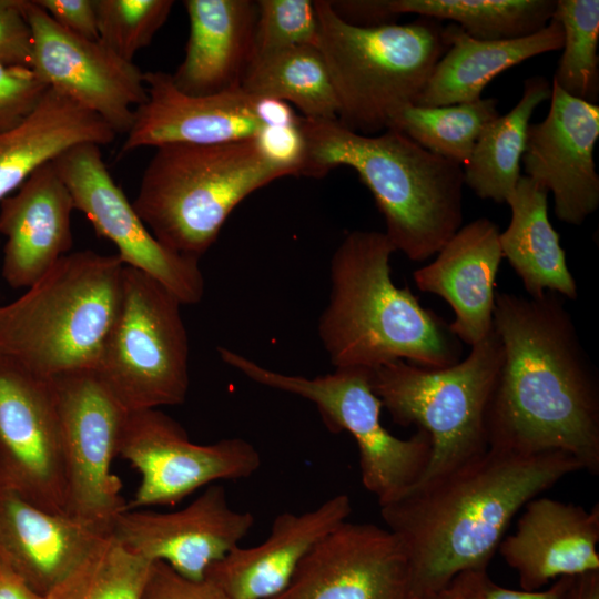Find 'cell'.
<instances>
[{
	"mask_svg": "<svg viewBox=\"0 0 599 599\" xmlns=\"http://www.w3.org/2000/svg\"><path fill=\"white\" fill-rule=\"evenodd\" d=\"M566 298L497 292L502 363L486 415L488 447L564 451L599 473V376Z\"/></svg>",
	"mask_w": 599,
	"mask_h": 599,
	"instance_id": "cell-1",
	"label": "cell"
},
{
	"mask_svg": "<svg viewBox=\"0 0 599 599\" xmlns=\"http://www.w3.org/2000/svg\"><path fill=\"white\" fill-rule=\"evenodd\" d=\"M581 469L564 451L488 447L379 506L407 555L415 599L446 589L464 571L486 569L515 515Z\"/></svg>",
	"mask_w": 599,
	"mask_h": 599,
	"instance_id": "cell-2",
	"label": "cell"
},
{
	"mask_svg": "<svg viewBox=\"0 0 599 599\" xmlns=\"http://www.w3.org/2000/svg\"><path fill=\"white\" fill-rule=\"evenodd\" d=\"M396 252L384 232L346 234L331 260V293L318 336L335 368L374 369L405 361L424 368L459 362L449 324L392 278Z\"/></svg>",
	"mask_w": 599,
	"mask_h": 599,
	"instance_id": "cell-3",
	"label": "cell"
},
{
	"mask_svg": "<svg viewBox=\"0 0 599 599\" xmlns=\"http://www.w3.org/2000/svg\"><path fill=\"white\" fill-rule=\"evenodd\" d=\"M306 143L301 175L322 177L352 167L384 216V232L396 251L423 262L463 226V166L405 134L353 132L337 120L298 118Z\"/></svg>",
	"mask_w": 599,
	"mask_h": 599,
	"instance_id": "cell-4",
	"label": "cell"
},
{
	"mask_svg": "<svg viewBox=\"0 0 599 599\" xmlns=\"http://www.w3.org/2000/svg\"><path fill=\"white\" fill-rule=\"evenodd\" d=\"M124 266L116 254L64 255L0 305V352L45 378L94 370L120 309Z\"/></svg>",
	"mask_w": 599,
	"mask_h": 599,
	"instance_id": "cell-5",
	"label": "cell"
},
{
	"mask_svg": "<svg viewBox=\"0 0 599 599\" xmlns=\"http://www.w3.org/2000/svg\"><path fill=\"white\" fill-rule=\"evenodd\" d=\"M286 175L264 159L254 138L164 144L155 148L132 204L160 243L200 258L236 205Z\"/></svg>",
	"mask_w": 599,
	"mask_h": 599,
	"instance_id": "cell-6",
	"label": "cell"
},
{
	"mask_svg": "<svg viewBox=\"0 0 599 599\" xmlns=\"http://www.w3.org/2000/svg\"><path fill=\"white\" fill-rule=\"evenodd\" d=\"M319 50L338 105L337 121L374 135L404 108L417 103L448 45L440 21L357 27L342 20L328 0L314 1Z\"/></svg>",
	"mask_w": 599,
	"mask_h": 599,
	"instance_id": "cell-7",
	"label": "cell"
},
{
	"mask_svg": "<svg viewBox=\"0 0 599 599\" xmlns=\"http://www.w3.org/2000/svg\"><path fill=\"white\" fill-rule=\"evenodd\" d=\"M501 363L502 345L493 327L451 366L424 368L395 361L369 370L372 389L393 422L415 425L432 439V459L419 481L488 448L486 415Z\"/></svg>",
	"mask_w": 599,
	"mask_h": 599,
	"instance_id": "cell-8",
	"label": "cell"
},
{
	"mask_svg": "<svg viewBox=\"0 0 599 599\" xmlns=\"http://www.w3.org/2000/svg\"><path fill=\"white\" fill-rule=\"evenodd\" d=\"M217 351L225 364L253 382L313 403L331 432L348 433L358 447L362 483L379 506L403 496L422 479L432 459V439L422 429L402 439L383 426V405L372 389L368 369L335 368L305 377L272 370L225 347Z\"/></svg>",
	"mask_w": 599,
	"mask_h": 599,
	"instance_id": "cell-9",
	"label": "cell"
},
{
	"mask_svg": "<svg viewBox=\"0 0 599 599\" xmlns=\"http://www.w3.org/2000/svg\"><path fill=\"white\" fill-rule=\"evenodd\" d=\"M181 306L156 280L124 266L120 309L94 372L128 412L185 400L190 351Z\"/></svg>",
	"mask_w": 599,
	"mask_h": 599,
	"instance_id": "cell-10",
	"label": "cell"
},
{
	"mask_svg": "<svg viewBox=\"0 0 599 599\" xmlns=\"http://www.w3.org/2000/svg\"><path fill=\"white\" fill-rule=\"evenodd\" d=\"M60 419L67 514L109 532L126 502L111 470L128 410L93 369L51 378Z\"/></svg>",
	"mask_w": 599,
	"mask_h": 599,
	"instance_id": "cell-11",
	"label": "cell"
},
{
	"mask_svg": "<svg viewBox=\"0 0 599 599\" xmlns=\"http://www.w3.org/2000/svg\"><path fill=\"white\" fill-rule=\"evenodd\" d=\"M118 456L141 475L125 510L172 506L214 481L250 478L261 466V456L250 441L234 437L195 444L158 408L128 412Z\"/></svg>",
	"mask_w": 599,
	"mask_h": 599,
	"instance_id": "cell-12",
	"label": "cell"
},
{
	"mask_svg": "<svg viewBox=\"0 0 599 599\" xmlns=\"http://www.w3.org/2000/svg\"><path fill=\"white\" fill-rule=\"evenodd\" d=\"M52 163L72 196L74 210L88 217L99 236L115 245L124 265L156 280L182 305L203 298L200 258L172 251L153 236L108 171L100 145H73Z\"/></svg>",
	"mask_w": 599,
	"mask_h": 599,
	"instance_id": "cell-13",
	"label": "cell"
},
{
	"mask_svg": "<svg viewBox=\"0 0 599 599\" xmlns=\"http://www.w3.org/2000/svg\"><path fill=\"white\" fill-rule=\"evenodd\" d=\"M0 486L67 512L60 419L51 378L0 352Z\"/></svg>",
	"mask_w": 599,
	"mask_h": 599,
	"instance_id": "cell-14",
	"label": "cell"
},
{
	"mask_svg": "<svg viewBox=\"0 0 599 599\" xmlns=\"http://www.w3.org/2000/svg\"><path fill=\"white\" fill-rule=\"evenodd\" d=\"M32 32L31 69L50 89L101 118L116 134H126L136 108L146 98L144 73L99 41L58 26L34 0H23Z\"/></svg>",
	"mask_w": 599,
	"mask_h": 599,
	"instance_id": "cell-15",
	"label": "cell"
},
{
	"mask_svg": "<svg viewBox=\"0 0 599 599\" xmlns=\"http://www.w3.org/2000/svg\"><path fill=\"white\" fill-rule=\"evenodd\" d=\"M271 599H415L405 550L387 528L344 521L307 554Z\"/></svg>",
	"mask_w": 599,
	"mask_h": 599,
	"instance_id": "cell-16",
	"label": "cell"
},
{
	"mask_svg": "<svg viewBox=\"0 0 599 599\" xmlns=\"http://www.w3.org/2000/svg\"><path fill=\"white\" fill-rule=\"evenodd\" d=\"M253 525V515L232 508L225 489L212 484L173 512L124 510L114 519L111 535L146 561L164 562L184 578L200 581L240 546Z\"/></svg>",
	"mask_w": 599,
	"mask_h": 599,
	"instance_id": "cell-17",
	"label": "cell"
},
{
	"mask_svg": "<svg viewBox=\"0 0 599 599\" xmlns=\"http://www.w3.org/2000/svg\"><path fill=\"white\" fill-rule=\"evenodd\" d=\"M546 118L529 124L520 164L527 177L552 193L556 216L581 225L599 205L593 151L599 106L562 91L551 81Z\"/></svg>",
	"mask_w": 599,
	"mask_h": 599,
	"instance_id": "cell-18",
	"label": "cell"
},
{
	"mask_svg": "<svg viewBox=\"0 0 599 599\" xmlns=\"http://www.w3.org/2000/svg\"><path fill=\"white\" fill-rule=\"evenodd\" d=\"M145 102L136 108L122 152L164 144H221L253 139L264 126L255 97L241 88L209 95H189L170 73H144Z\"/></svg>",
	"mask_w": 599,
	"mask_h": 599,
	"instance_id": "cell-19",
	"label": "cell"
},
{
	"mask_svg": "<svg viewBox=\"0 0 599 599\" xmlns=\"http://www.w3.org/2000/svg\"><path fill=\"white\" fill-rule=\"evenodd\" d=\"M73 210L52 161L0 202V235L6 237L1 273L8 285L30 287L70 252Z\"/></svg>",
	"mask_w": 599,
	"mask_h": 599,
	"instance_id": "cell-20",
	"label": "cell"
},
{
	"mask_svg": "<svg viewBox=\"0 0 599 599\" xmlns=\"http://www.w3.org/2000/svg\"><path fill=\"white\" fill-rule=\"evenodd\" d=\"M599 506L546 497L525 505L514 535L504 537L498 549L519 576L522 590L535 591L556 577L599 571Z\"/></svg>",
	"mask_w": 599,
	"mask_h": 599,
	"instance_id": "cell-21",
	"label": "cell"
},
{
	"mask_svg": "<svg viewBox=\"0 0 599 599\" xmlns=\"http://www.w3.org/2000/svg\"><path fill=\"white\" fill-rule=\"evenodd\" d=\"M111 532L67 512L44 510L0 486V560L47 596Z\"/></svg>",
	"mask_w": 599,
	"mask_h": 599,
	"instance_id": "cell-22",
	"label": "cell"
},
{
	"mask_svg": "<svg viewBox=\"0 0 599 599\" xmlns=\"http://www.w3.org/2000/svg\"><path fill=\"white\" fill-rule=\"evenodd\" d=\"M352 512L346 494L335 495L302 514L282 512L270 534L253 547L237 546L215 562L206 577L230 599H271L282 592L314 546Z\"/></svg>",
	"mask_w": 599,
	"mask_h": 599,
	"instance_id": "cell-23",
	"label": "cell"
},
{
	"mask_svg": "<svg viewBox=\"0 0 599 599\" xmlns=\"http://www.w3.org/2000/svg\"><path fill=\"white\" fill-rule=\"evenodd\" d=\"M498 226L486 217L463 225L436 258L414 271L422 292L445 300L455 314L449 324L470 347L493 329L495 281L502 258Z\"/></svg>",
	"mask_w": 599,
	"mask_h": 599,
	"instance_id": "cell-24",
	"label": "cell"
},
{
	"mask_svg": "<svg viewBox=\"0 0 599 599\" xmlns=\"http://www.w3.org/2000/svg\"><path fill=\"white\" fill-rule=\"evenodd\" d=\"M190 32L185 55L171 74L189 95L240 89L251 62L257 3L251 0H185Z\"/></svg>",
	"mask_w": 599,
	"mask_h": 599,
	"instance_id": "cell-25",
	"label": "cell"
},
{
	"mask_svg": "<svg viewBox=\"0 0 599 599\" xmlns=\"http://www.w3.org/2000/svg\"><path fill=\"white\" fill-rule=\"evenodd\" d=\"M448 45L415 105L444 106L473 102L499 73L564 45L561 24L551 19L538 32L509 40H478L458 24L444 26Z\"/></svg>",
	"mask_w": 599,
	"mask_h": 599,
	"instance_id": "cell-26",
	"label": "cell"
},
{
	"mask_svg": "<svg viewBox=\"0 0 599 599\" xmlns=\"http://www.w3.org/2000/svg\"><path fill=\"white\" fill-rule=\"evenodd\" d=\"M115 136L97 114L49 88L26 120L0 132V202L69 148L81 143L103 146Z\"/></svg>",
	"mask_w": 599,
	"mask_h": 599,
	"instance_id": "cell-27",
	"label": "cell"
},
{
	"mask_svg": "<svg viewBox=\"0 0 599 599\" xmlns=\"http://www.w3.org/2000/svg\"><path fill=\"white\" fill-rule=\"evenodd\" d=\"M507 204L511 219L499 235L501 255L519 276L528 296L555 292L566 300H576V280L548 217V191L521 175Z\"/></svg>",
	"mask_w": 599,
	"mask_h": 599,
	"instance_id": "cell-28",
	"label": "cell"
},
{
	"mask_svg": "<svg viewBox=\"0 0 599 599\" xmlns=\"http://www.w3.org/2000/svg\"><path fill=\"white\" fill-rule=\"evenodd\" d=\"M551 97V83L542 75L525 80L518 103L498 115L479 135L464 164L465 185L483 200L507 203L518 184L527 130L535 109Z\"/></svg>",
	"mask_w": 599,
	"mask_h": 599,
	"instance_id": "cell-29",
	"label": "cell"
},
{
	"mask_svg": "<svg viewBox=\"0 0 599 599\" xmlns=\"http://www.w3.org/2000/svg\"><path fill=\"white\" fill-rule=\"evenodd\" d=\"M241 89L252 97L292 104L306 119L337 120L336 95L317 47H296L251 60Z\"/></svg>",
	"mask_w": 599,
	"mask_h": 599,
	"instance_id": "cell-30",
	"label": "cell"
},
{
	"mask_svg": "<svg viewBox=\"0 0 599 599\" xmlns=\"http://www.w3.org/2000/svg\"><path fill=\"white\" fill-rule=\"evenodd\" d=\"M398 17L449 20L478 40H509L544 29L554 17L556 0H388Z\"/></svg>",
	"mask_w": 599,
	"mask_h": 599,
	"instance_id": "cell-31",
	"label": "cell"
},
{
	"mask_svg": "<svg viewBox=\"0 0 599 599\" xmlns=\"http://www.w3.org/2000/svg\"><path fill=\"white\" fill-rule=\"evenodd\" d=\"M498 115V100L494 98L444 106L414 104L399 111L388 129L464 166L486 125Z\"/></svg>",
	"mask_w": 599,
	"mask_h": 599,
	"instance_id": "cell-32",
	"label": "cell"
},
{
	"mask_svg": "<svg viewBox=\"0 0 599 599\" xmlns=\"http://www.w3.org/2000/svg\"><path fill=\"white\" fill-rule=\"evenodd\" d=\"M152 562L109 535L47 599H141Z\"/></svg>",
	"mask_w": 599,
	"mask_h": 599,
	"instance_id": "cell-33",
	"label": "cell"
},
{
	"mask_svg": "<svg viewBox=\"0 0 599 599\" xmlns=\"http://www.w3.org/2000/svg\"><path fill=\"white\" fill-rule=\"evenodd\" d=\"M564 30L562 54L552 82L569 95L595 103L599 97V1L556 0Z\"/></svg>",
	"mask_w": 599,
	"mask_h": 599,
	"instance_id": "cell-34",
	"label": "cell"
},
{
	"mask_svg": "<svg viewBox=\"0 0 599 599\" xmlns=\"http://www.w3.org/2000/svg\"><path fill=\"white\" fill-rule=\"evenodd\" d=\"M99 42L119 58L133 62L167 20L172 0H94Z\"/></svg>",
	"mask_w": 599,
	"mask_h": 599,
	"instance_id": "cell-35",
	"label": "cell"
},
{
	"mask_svg": "<svg viewBox=\"0 0 599 599\" xmlns=\"http://www.w3.org/2000/svg\"><path fill=\"white\" fill-rule=\"evenodd\" d=\"M252 59L287 49L317 47L318 21L314 1L258 0Z\"/></svg>",
	"mask_w": 599,
	"mask_h": 599,
	"instance_id": "cell-36",
	"label": "cell"
},
{
	"mask_svg": "<svg viewBox=\"0 0 599 599\" xmlns=\"http://www.w3.org/2000/svg\"><path fill=\"white\" fill-rule=\"evenodd\" d=\"M48 90L30 67L0 62V132L26 120Z\"/></svg>",
	"mask_w": 599,
	"mask_h": 599,
	"instance_id": "cell-37",
	"label": "cell"
},
{
	"mask_svg": "<svg viewBox=\"0 0 599 599\" xmlns=\"http://www.w3.org/2000/svg\"><path fill=\"white\" fill-rule=\"evenodd\" d=\"M575 577H561L544 591L511 590L496 585L486 569L468 570L459 573L449 587L461 599H570Z\"/></svg>",
	"mask_w": 599,
	"mask_h": 599,
	"instance_id": "cell-38",
	"label": "cell"
},
{
	"mask_svg": "<svg viewBox=\"0 0 599 599\" xmlns=\"http://www.w3.org/2000/svg\"><path fill=\"white\" fill-rule=\"evenodd\" d=\"M254 141L261 154L271 164L286 171L288 175H301L306 156V143L298 119L291 124L263 126Z\"/></svg>",
	"mask_w": 599,
	"mask_h": 599,
	"instance_id": "cell-39",
	"label": "cell"
},
{
	"mask_svg": "<svg viewBox=\"0 0 599 599\" xmlns=\"http://www.w3.org/2000/svg\"><path fill=\"white\" fill-rule=\"evenodd\" d=\"M141 599H230L221 588L205 578L190 580L166 564L154 561L141 595Z\"/></svg>",
	"mask_w": 599,
	"mask_h": 599,
	"instance_id": "cell-40",
	"label": "cell"
},
{
	"mask_svg": "<svg viewBox=\"0 0 599 599\" xmlns=\"http://www.w3.org/2000/svg\"><path fill=\"white\" fill-rule=\"evenodd\" d=\"M32 51L23 0H0V62L31 68Z\"/></svg>",
	"mask_w": 599,
	"mask_h": 599,
	"instance_id": "cell-41",
	"label": "cell"
},
{
	"mask_svg": "<svg viewBox=\"0 0 599 599\" xmlns=\"http://www.w3.org/2000/svg\"><path fill=\"white\" fill-rule=\"evenodd\" d=\"M62 29L99 41L94 0H34Z\"/></svg>",
	"mask_w": 599,
	"mask_h": 599,
	"instance_id": "cell-42",
	"label": "cell"
},
{
	"mask_svg": "<svg viewBox=\"0 0 599 599\" xmlns=\"http://www.w3.org/2000/svg\"><path fill=\"white\" fill-rule=\"evenodd\" d=\"M332 9L345 22L357 27H377L393 23L396 18L388 0L329 1Z\"/></svg>",
	"mask_w": 599,
	"mask_h": 599,
	"instance_id": "cell-43",
	"label": "cell"
},
{
	"mask_svg": "<svg viewBox=\"0 0 599 599\" xmlns=\"http://www.w3.org/2000/svg\"><path fill=\"white\" fill-rule=\"evenodd\" d=\"M255 111L264 126L295 123L300 116L291 104L267 97H255Z\"/></svg>",
	"mask_w": 599,
	"mask_h": 599,
	"instance_id": "cell-44",
	"label": "cell"
},
{
	"mask_svg": "<svg viewBox=\"0 0 599 599\" xmlns=\"http://www.w3.org/2000/svg\"><path fill=\"white\" fill-rule=\"evenodd\" d=\"M0 599H47L0 560Z\"/></svg>",
	"mask_w": 599,
	"mask_h": 599,
	"instance_id": "cell-45",
	"label": "cell"
},
{
	"mask_svg": "<svg viewBox=\"0 0 599 599\" xmlns=\"http://www.w3.org/2000/svg\"><path fill=\"white\" fill-rule=\"evenodd\" d=\"M570 599H599V571L576 576Z\"/></svg>",
	"mask_w": 599,
	"mask_h": 599,
	"instance_id": "cell-46",
	"label": "cell"
},
{
	"mask_svg": "<svg viewBox=\"0 0 599 599\" xmlns=\"http://www.w3.org/2000/svg\"><path fill=\"white\" fill-rule=\"evenodd\" d=\"M417 599H461V597L451 587H447L446 589L440 590L437 593Z\"/></svg>",
	"mask_w": 599,
	"mask_h": 599,
	"instance_id": "cell-47",
	"label": "cell"
}]
</instances>
